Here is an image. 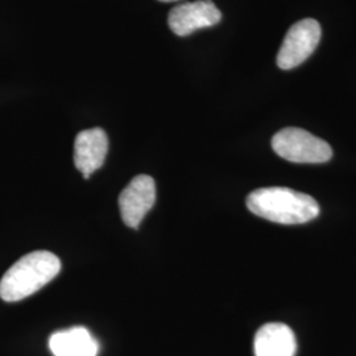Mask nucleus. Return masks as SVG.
<instances>
[{
	"label": "nucleus",
	"mask_w": 356,
	"mask_h": 356,
	"mask_svg": "<svg viewBox=\"0 0 356 356\" xmlns=\"http://www.w3.org/2000/svg\"><path fill=\"white\" fill-rule=\"evenodd\" d=\"M272 148L284 160L297 164H323L332 157L329 143L302 128L281 129L272 138Z\"/></svg>",
	"instance_id": "obj_3"
},
{
	"label": "nucleus",
	"mask_w": 356,
	"mask_h": 356,
	"mask_svg": "<svg viewBox=\"0 0 356 356\" xmlns=\"http://www.w3.org/2000/svg\"><path fill=\"white\" fill-rule=\"evenodd\" d=\"M321 26L314 19H304L291 26L277 54V65L282 70H291L314 53L321 40Z\"/></svg>",
	"instance_id": "obj_4"
},
{
	"label": "nucleus",
	"mask_w": 356,
	"mask_h": 356,
	"mask_svg": "<svg viewBox=\"0 0 356 356\" xmlns=\"http://www.w3.org/2000/svg\"><path fill=\"white\" fill-rule=\"evenodd\" d=\"M222 13L211 0H198L175 7L168 16V24L177 36H189L193 32L216 26Z\"/></svg>",
	"instance_id": "obj_6"
},
{
	"label": "nucleus",
	"mask_w": 356,
	"mask_h": 356,
	"mask_svg": "<svg viewBox=\"0 0 356 356\" xmlns=\"http://www.w3.org/2000/svg\"><path fill=\"white\" fill-rule=\"evenodd\" d=\"M254 356H294L297 342L285 323H267L254 335Z\"/></svg>",
	"instance_id": "obj_8"
},
{
	"label": "nucleus",
	"mask_w": 356,
	"mask_h": 356,
	"mask_svg": "<svg viewBox=\"0 0 356 356\" xmlns=\"http://www.w3.org/2000/svg\"><path fill=\"white\" fill-rule=\"evenodd\" d=\"M61 270L60 259L48 251H35L19 259L0 280V298L17 302L40 291Z\"/></svg>",
	"instance_id": "obj_2"
},
{
	"label": "nucleus",
	"mask_w": 356,
	"mask_h": 356,
	"mask_svg": "<svg viewBox=\"0 0 356 356\" xmlns=\"http://www.w3.org/2000/svg\"><path fill=\"white\" fill-rule=\"evenodd\" d=\"M108 152V138L102 128L85 129L76 135L74 143L76 168L89 178L103 165Z\"/></svg>",
	"instance_id": "obj_7"
},
{
	"label": "nucleus",
	"mask_w": 356,
	"mask_h": 356,
	"mask_svg": "<svg viewBox=\"0 0 356 356\" xmlns=\"http://www.w3.org/2000/svg\"><path fill=\"white\" fill-rule=\"evenodd\" d=\"M159 1H164V3H170V1H178V0H159Z\"/></svg>",
	"instance_id": "obj_10"
},
{
	"label": "nucleus",
	"mask_w": 356,
	"mask_h": 356,
	"mask_svg": "<svg viewBox=\"0 0 356 356\" xmlns=\"http://www.w3.org/2000/svg\"><path fill=\"white\" fill-rule=\"evenodd\" d=\"M156 202V184L147 175L136 176L119 195L120 216L126 226L139 229L143 219Z\"/></svg>",
	"instance_id": "obj_5"
},
{
	"label": "nucleus",
	"mask_w": 356,
	"mask_h": 356,
	"mask_svg": "<svg viewBox=\"0 0 356 356\" xmlns=\"http://www.w3.org/2000/svg\"><path fill=\"white\" fill-rule=\"evenodd\" d=\"M49 348L54 356H97L99 343L88 329L76 326L51 334Z\"/></svg>",
	"instance_id": "obj_9"
},
{
	"label": "nucleus",
	"mask_w": 356,
	"mask_h": 356,
	"mask_svg": "<svg viewBox=\"0 0 356 356\" xmlns=\"http://www.w3.org/2000/svg\"><path fill=\"white\" fill-rule=\"evenodd\" d=\"M248 210L280 225H301L319 216V204L312 195L289 188H261L247 197Z\"/></svg>",
	"instance_id": "obj_1"
}]
</instances>
